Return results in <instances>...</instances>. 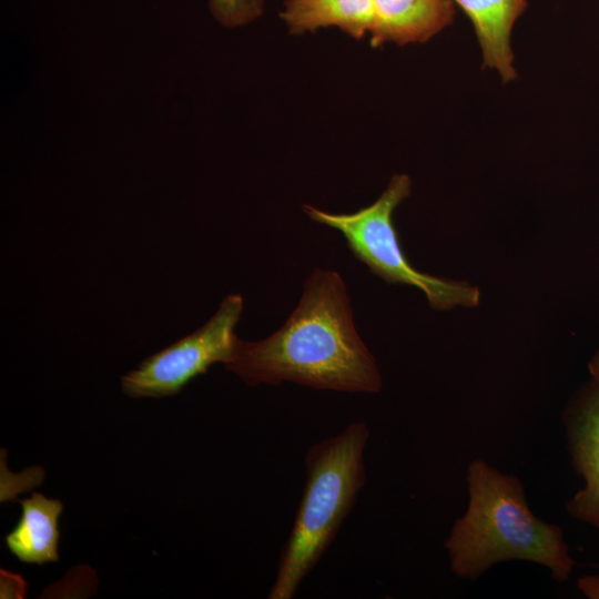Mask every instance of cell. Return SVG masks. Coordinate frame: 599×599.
Wrapping results in <instances>:
<instances>
[{
  "instance_id": "6da1fadb",
  "label": "cell",
  "mask_w": 599,
  "mask_h": 599,
  "mask_svg": "<svg viewBox=\"0 0 599 599\" xmlns=\"http://www.w3.org/2000/svg\"><path fill=\"white\" fill-rule=\"evenodd\" d=\"M250 386L291 382L319 390L377 393L382 377L361 339L341 275L315 268L284 325L256 342L238 339L225 364Z\"/></svg>"
},
{
  "instance_id": "7a4b0ae2",
  "label": "cell",
  "mask_w": 599,
  "mask_h": 599,
  "mask_svg": "<svg viewBox=\"0 0 599 599\" xmlns=\"http://www.w3.org/2000/svg\"><path fill=\"white\" fill-rule=\"evenodd\" d=\"M468 484L467 512L446 542L457 576L476 578L496 562L519 559L548 567L558 581L568 579L575 562L561 530L532 515L518 478L479 459L469 466Z\"/></svg>"
},
{
  "instance_id": "3957f363",
  "label": "cell",
  "mask_w": 599,
  "mask_h": 599,
  "mask_svg": "<svg viewBox=\"0 0 599 599\" xmlns=\"http://www.w3.org/2000/svg\"><path fill=\"white\" fill-rule=\"evenodd\" d=\"M368 438L367 425L356 422L307 450L303 495L267 598H293L335 539L365 484Z\"/></svg>"
},
{
  "instance_id": "277c9868",
  "label": "cell",
  "mask_w": 599,
  "mask_h": 599,
  "mask_svg": "<svg viewBox=\"0 0 599 599\" xmlns=\"http://www.w3.org/2000/svg\"><path fill=\"white\" fill-rule=\"evenodd\" d=\"M410 186L408 175L395 174L373 204L354 213L334 214L312 205L303 209L313 221L341 232L352 254L385 282L418 287L435 309L476 306L480 300L476 286L422 273L407 261L392 216L410 194Z\"/></svg>"
},
{
  "instance_id": "5b68a950",
  "label": "cell",
  "mask_w": 599,
  "mask_h": 599,
  "mask_svg": "<svg viewBox=\"0 0 599 599\" xmlns=\"http://www.w3.org/2000/svg\"><path fill=\"white\" fill-rule=\"evenodd\" d=\"M243 311L240 294L227 295L215 314L199 329L145 358L121 377L123 393L132 398L177 394L215 363L232 358L238 338L235 326Z\"/></svg>"
},
{
  "instance_id": "8992f818",
  "label": "cell",
  "mask_w": 599,
  "mask_h": 599,
  "mask_svg": "<svg viewBox=\"0 0 599 599\" xmlns=\"http://www.w3.org/2000/svg\"><path fill=\"white\" fill-rule=\"evenodd\" d=\"M453 0H373L370 45L426 42L453 23Z\"/></svg>"
},
{
  "instance_id": "52a82bcc",
  "label": "cell",
  "mask_w": 599,
  "mask_h": 599,
  "mask_svg": "<svg viewBox=\"0 0 599 599\" xmlns=\"http://www.w3.org/2000/svg\"><path fill=\"white\" fill-rule=\"evenodd\" d=\"M474 24L483 51L484 67L495 69L504 82L514 80L510 33L527 0H453Z\"/></svg>"
},
{
  "instance_id": "ba28073f",
  "label": "cell",
  "mask_w": 599,
  "mask_h": 599,
  "mask_svg": "<svg viewBox=\"0 0 599 599\" xmlns=\"http://www.w3.org/2000/svg\"><path fill=\"white\" fill-rule=\"evenodd\" d=\"M22 514L6 536V546L21 562L43 565L59 560V517L63 504L32 493L20 500Z\"/></svg>"
},
{
  "instance_id": "9c48e42d",
  "label": "cell",
  "mask_w": 599,
  "mask_h": 599,
  "mask_svg": "<svg viewBox=\"0 0 599 599\" xmlns=\"http://www.w3.org/2000/svg\"><path fill=\"white\" fill-rule=\"evenodd\" d=\"M573 459L586 485L568 504L569 512L599 527V389L581 410L572 435Z\"/></svg>"
},
{
  "instance_id": "30bf717a",
  "label": "cell",
  "mask_w": 599,
  "mask_h": 599,
  "mask_svg": "<svg viewBox=\"0 0 599 599\" xmlns=\"http://www.w3.org/2000/svg\"><path fill=\"white\" fill-rule=\"evenodd\" d=\"M281 18L290 32H315L335 26L355 39L369 32L373 22V0H286Z\"/></svg>"
},
{
  "instance_id": "8fae6325",
  "label": "cell",
  "mask_w": 599,
  "mask_h": 599,
  "mask_svg": "<svg viewBox=\"0 0 599 599\" xmlns=\"http://www.w3.org/2000/svg\"><path fill=\"white\" fill-rule=\"evenodd\" d=\"M263 0H210L213 16L225 27L246 24L263 13Z\"/></svg>"
},
{
  "instance_id": "7c38bea8",
  "label": "cell",
  "mask_w": 599,
  "mask_h": 599,
  "mask_svg": "<svg viewBox=\"0 0 599 599\" xmlns=\"http://www.w3.org/2000/svg\"><path fill=\"white\" fill-rule=\"evenodd\" d=\"M1 583L10 585L11 589L7 598L8 597L21 598L24 596L26 582L23 581V579L20 578V576L12 575L4 570H1Z\"/></svg>"
},
{
  "instance_id": "4fadbf2b",
  "label": "cell",
  "mask_w": 599,
  "mask_h": 599,
  "mask_svg": "<svg viewBox=\"0 0 599 599\" xmlns=\"http://www.w3.org/2000/svg\"><path fill=\"white\" fill-rule=\"evenodd\" d=\"M578 588L590 599H599V576H585L578 580Z\"/></svg>"
},
{
  "instance_id": "5bb4252c",
  "label": "cell",
  "mask_w": 599,
  "mask_h": 599,
  "mask_svg": "<svg viewBox=\"0 0 599 599\" xmlns=\"http://www.w3.org/2000/svg\"><path fill=\"white\" fill-rule=\"evenodd\" d=\"M590 372L591 374L599 379V352L596 354L593 359L591 361L590 365Z\"/></svg>"
}]
</instances>
